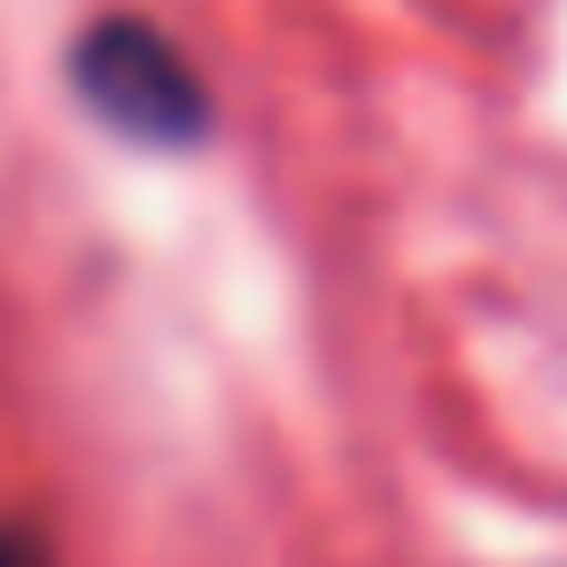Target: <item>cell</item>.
I'll use <instances>...</instances> for the list:
<instances>
[{
    "label": "cell",
    "mask_w": 567,
    "mask_h": 567,
    "mask_svg": "<svg viewBox=\"0 0 567 567\" xmlns=\"http://www.w3.org/2000/svg\"><path fill=\"white\" fill-rule=\"evenodd\" d=\"M0 567H55V551H48V536H40V528L0 520Z\"/></svg>",
    "instance_id": "7a4b0ae2"
},
{
    "label": "cell",
    "mask_w": 567,
    "mask_h": 567,
    "mask_svg": "<svg viewBox=\"0 0 567 567\" xmlns=\"http://www.w3.org/2000/svg\"><path fill=\"white\" fill-rule=\"evenodd\" d=\"M71 86H79V102L110 133H125L141 148H195L210 133V86H203V71L148 17H102V24H86L79 48H71Z\"/></svg>",
    "instance_id": "6da1fadb"
}]
</instances>
